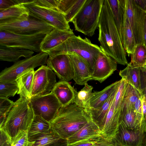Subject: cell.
<instances>
[{"label": "cell", "mask_w": 146, "mask_h": 146, "mask_svg": "<svg viewBox=\"0 0 146 146\" xmlns=\"http://www.w3.org/2000/svg\"><path fill=\"white\" fill-rule=\"evenodd\" d=\"M56 82L54 72L47 66H41L34 72L31 98L49 94Z\"/></svg>", "instance_id": "obj_12"}, {"label": "cell", "mask_w": 146, "mask_h": 146, "mask_svg": "<svg viewBox=\"0 0 146 146\" xmlns=\"http://www.w3.org/2000/svg\"><path fill=\"white\" fill-rule=\"evenodd\" d=\"M35 71L33 69L18 78L16 81L19 90L17 93L20 97L29 100L31 98V94Z\"/></svg>", "instance_id": "obj_27"}, {"label": "cell", "mask_w": 146, "mask_h": 146, "mask_svg": "<svg viewBox=\"0 0 146 146\" xmlns=\"http://www.w3.org/2000/svg\"><path fill=\"white\" fill-rule=\"evenodd\" d=\"M143 67L146 68V61Z\"/></svg>", "instance_id": "obj_48"}, {"label": "cell", "mask_w": 146, "mask_h": 146, "mask_svg": "<svg viewBox=\"0 0 146 146\" xmlns=\"http://www.w3.org/2000/svg\"><path fill=\"white\" fill-rule=\"evenodd\" d=\"M47 34L22 35L0 31V45L17 48L39 53L40 44Z\"/></svg>", "instance_id": "obj_7"}, {"label": "cell", "mask_w": 146, "mask_h": 146, "mask_svg": "<svg viewBox=\"0 0 146 146\" xmlns=\"http://www.w3.org/2000/svg\"><path fill=\"white\" fill-rule=\"evenodd\" d=\"M86 0H59L57 10L64 16L67 21L72 22Z\"/></svg>", "instance_id": "obj_22"}, {"label": "cell", "mask_w": 146, "mask_h": 146, "mask_svg": "<svg viewBox=\"0 0 146 146\" xmlns=\"http://www.w3.org/2000/svg\"><path fill=\"white\" fill-rule=\"evenodd\" d=\"M29 103L35 115L40 116L50 123L61 107L58 100L52 92L46 95L32 97Z\"/></svg>", "instance_id": "obj_9"}, {"label": "cell", "mask_w": 146, "mask_h": 146, "mask_svg": "<svg viewBox=\"0 0 146 146\" xmlns=\"http://www.w3.org/2000/svg\"><path fill=\"white\" fill-rule=\"evenodd\" d=\"M140 67H132L128 64L125 68L120 70L119 75L121 78L138 90L141 94L140 81Z\"/></svg>", "instance_id": "obj_28"}, {"label": "cell", "mask_w": 146, "mask_h": 146, "mask_svg": "<svg viewBox=\"0 0 146 146\" xmlns=\"http://www.w3.org/2000/svg\"><path fill=\"white\" fill-rule=\"evenodd\" d=\"M117 64L114 60L102 51L96 59L91 80L102 82L116 70Z\"/></svg>", "instance_id": "obj_14"}, {"label": "cell", "mask_w": 146, "mask_h": 146, "mask_svg": "<svg viewBox=\"0 0 146 146\" xmlns=\"http://www.w3.org/2000/svg\"><path fill=\"white\" fill-rule=\"evenodd\" d=\"M104 0H86L72 21L75 30L91 37L95 34Z\"/></svg>", "instance_id": "obj_5"}, {"label": "cell", "mask_w": 146, "mask_h": 146, "mask_svg": "<svg viewBox=\"0 0 146 146\" xmlns=\"http://www.w3.org/2000/svg\"><path fill=\"white\" fill-rule=\"evenodd\" d=\"M34 53L31 50L0 45V60L1 61L15 62L20 58H29Z\"/></svg>", "instance_id": "obj_23"}, {"label": "cell", "mask_w": 146, "mask_h": 146, "mask_svg": "<svg viewBox=\"0 0 146 146\" xmlns=\"http://www.w3.org/2000/svg\"><path fill=\"white\" fill-rule=\"evenodd\" d=\"M54 28L50 25L29 15L25 20L0 23V31L22 35L47 34Z\"/></svg>", "instance_id": "obj_8"}, {"label": "cell", "mask_w": 146, "mask_h": 146, "mask_svg": "<svg viewBox=\"0 0 146 146\" xmlns=\"http://www.w3.org/2000/svg\"><path fill=\"white\" fill-rule=\"evenodd\" d=\"M125 11L136 44L144 42V33L146 12L134 0H125Z\"/></svg>", "instance_id": "obj_11"}, {"label": "cell", "mask_w": 146, "mask_h": 146, "mask_svg": "<svg viewBox=\"0 0 146 146\" xmlns=\"http://www.w3.org/2000/svg\"><path fill=\"white\" fill-rule=\"evenodd\" d=\"M32 2L23 4L28 9L30 16L46 23L55 28L63 31L71 29L62 13L56 10L39 6Z\"/></svg>", "instance_id": "obj_10"}, {"label": "cell", "mask_w": 146, "mask_h": 146, "mask_svg": "<svg viewBox=\"0 0 146 146\" xmlns=\"http://www.w3.org/2000/svg\"><path fill=\"white\" fill-rule=\"evenodd\" d=\"M67 140L60 139L57 141L52 143L49 146H67Z\"/></svg>", "instance_id": "obj_43"}, {"label": "cell", "mask_w": 146, "mask_h": 146, "mask_svg": "<svg viewBox=\"0 0 146 146\" xmlns=\"http://www.w3.org/2000/svg\"><path fill=\"white\" fill-rule=\"evenodd\" d=\"M145 135L140 130L128 129L120 123L114 140L117 146H143Z\"/></svg>", "instance_id": "obj_15"}, {"label": "cell", "mask_w": 146, "mask_h": 146, "mask_svg": "<svg viewBox=\"0 0 146 146\" xmlns=\"http://www.w3.org/2000/svg\"><path fill=\"white\" fill-rule=\"evenodd\" d=\"M144 42L146 46V15L145 17V22L144 33Z\"/></svg>", "instance_id": "obj_46"}, {"label": "cell", "mask_w": 146, "mask_h": 146, "mask_svg": "<svg viewBox=\"0 0 146 146\" xmlns=\"http://www.w3.org/2000/svg\"><path fill=\"white\" fill-rule=\"evenodd\" d=\"M143 146H146V132L145 133Z\"/></svg>", "instance_id": "obj_47"}, {"label": "cell", "mask_w": 146, "mask_h": 146, "mask_svg": "<svg viewBox=\"0 0 146 146\" xmlns=\"http://www.w3.org/2000/svg\"><path fill=\"white\" fill-rule=\"evenodd\" d=\"M49 54L43 52L18 60L11 66L6 67L0 73V81H13L19 77L36 67L46 63Z\"/></svg>", "instance_id": "obj_6"}, {"label": "cell", "mask_w": 146, "mask_h": 146, "mask_svg": "<svg viewBox=\"0 0 146 146\" xmlns=\"http://www.w3.org/2000/svg\"><path fill=\"white\" fill-rule=\"evenodd\" d=\"M21 4L19 0H0V11Z\"/></svg>", "instance_id": "obj_41"}, {"label": "cell", "mask_w": 146, "mask_h": 146, "mask_svg": "<svg viewBox=\"0 0 146 146\" xmlns=\"http://www.w3.org/2000/svg\"><path fill=\"white\" fill-rule=\"evenodd\" d=\"M15 102L8 98H0V127L3 126Z\"/></svg>", "instance_id": "obj_36"}, {"label": "cell", "mask_w": 146, "mask_h": 146, "mask_svg": "<svg viewBox=\"0 0 146 146\" xmlns=\"http://www.w3.org/2000/svg\"><path fill=\"white\" fill-rule=\"evenodd\" d=\"M122 43L125 15V0H108Z\"/></svg>", "instance_id": "obj_24"}, {"label": "cell", "mask_w": 146, "mask_h": 146, "mask_svg": "<svg viewBox=\"0 0 146 146\" xmlns=\"http://www.w3.org/2000/svg\"><path fill=\"white\" fill-rule=\"evenodd\" d=\"M98 27V40L102 51L117 63L127 65L126 52L108 0H104Z\"/></svg>", "instance_id": "obj_1"}, {"label": "cell", "mask_w": 146, "mask_h": 146, "mask_svg": "<svg viewBox=\"0 0 146 146\" xmlns=\"http://www.w3.org/2000/svg\"><path fill=\"white\" fill-rule=\"evenodd\" d=\"M76 92L68 82L60 80L55 84L51 92L56 96L61 107H64L74 103Z\"/></svg>", "instance_id": "obj_18"}, {"label": "cell", "mask_w": 146, "mask_h": 146, "mask_svg": "<svg viewBox=\"0 0 146 146\" xmlns=\"http://www.w3.org/2000/svg\"><path fill=\"white\" fill-rule=\"evenodd\" d=\"M60 139L59 136L51 128L48 131L29 142L28 146H49Z\"/></svg>", "instance_id": "obj_33"}, {"label": "cell", "mask_w": 146, "mask_h": 146, "mask_svg": "<svg viewBox=\"0 0 146 146\" xmlns=\"http://www.w3.org/2000/svg\"><path fill=\"white\" fill-rule=\"evenodd\" d=\"M119 82H115L99 92H93L94 96L90 100V107L96 108L100 107L109 98Z\"/></svg>", "instance_id": "obj_29"}, {"label": "cell", "mask_w": 146, "mask_h": 146, "mask_svg": "<svg viewBox=\"0 0 146 146\" xmlns=\"http://www.w3.org/2000/svg\"><path fill=\"white\" fill-rule=\"evenodd\" d=\"M29 11L23 4H18L0 11V23L27 19Z\"/></svg>", "instance_id": "obj_20"}, {"label": "cell", "mask_w": 146, "mask_h": 146, "mask_svg": "<svg viewBox=\"0 0 146 146\" xmlns=\"http://www.w3.org/2000/svg\"><path fill=\"white\" fill-rule=\"evenodd\" d=\"M59 1V0H34L32 3L42 7L58 11Z\"/></svg>", "instance_id": "obj_39"}, {"label": "cell", "mask_w": 146, "mask_h": 146, "mask_svg": "<svg viewBox=\"0 0 146 146\" xmlns=\"http://www.w3.org/2000/svg\"><path fill=\"white\" fill-rule=\"evenodd\" d=\"M92 119L85 109L73 103L61 107L50 123L53 131L67 140Z\"/></svg>", "instance_id": "obj_2"}, {"label": "cell", "mask_w": 146, "mask_h": 146, "mask_svg": "<svg viewBox=\"0 0 146 146\" xmlns=\"http://www.w3.org/2000/svg\"><path fill=\"white\" fill-rule=\"evenodd\" d=\"M102 136L100 127L92 119L67 139V145L88 138Z\"/></svg>", "instance_id": "obj_19"}, {"label": "cell", "mask_w": 146, "mask_h": 146, "mask_svg": "<svg viewBox=\"0 0 146 146\" xmlns=\"http://www.w3.org/2000/svg\"><path fill=\"white\" fill-rule=\"evenodd\" d=\"M106 140L102 136L88 138L67 146H94Z\"/></svg>", "instance_id": "obj_37"}, {"label": "cell", "mask_w": 146, "mask_h": 146, "mask_svg": "<svg viewBox=\"0 0 146 146\" xmlns=\"http://www.w3.org/2000/svg\"><path fill=\"white\" fill-rule=\"evenodd\" d=\"M141 97V94L135 88L127 83L124 96V104L133 107L135 102Z\"/></svg>", "instance_id": "obj_34"}, {"label": "cell", "mask_w": 146, "mask_h": 146, "mask_svg": "<svg viewBox=\"0 0 146 146\" xmlns=\"http://www.w3.org/2000/svg\"><path fill=\"white\" fill-rule=\"evenodd\" d=\"M0 146H11V139L2 127H0Z\"/></svg>", "instance_id": "obj_40"}, {"label": "cell", "mask_w": 146, "mask_h": 146, "mask_svg": "<svg viewBox=\"0 0 146 146\" xmlns=\"http://www.w3.org/2000/svg\"><path fill=\"white\" fill-rule=\"evenodd\" d=\"M72 61L74 71L73 78L76 84L83 85L91 80V73L87 62L80 56L74 52L66 54Z\"/></svg>", "instance_id": "obj_16"}, {"label": "cell", "mask_w": 146, "mask_h": 146, "mask_svg": "<svg viewBox=\"0 0 146 146\" xmlns=\"http://www.w3.org/2000/svg\"><path fill=\"white\" fill-rule=\"evenodd\" d=\"M19 88L16 81H0V98L13 97L17 93Z\"/></svg>", "instance_id": "obj_35"}, {"label": "cell", "mask_w": 146, "mask_h": 146, "mask_svg": "<svg viewBox=\"0 0 146 146\" xmlns=\"http://www.w3.org/2000/svg\"><path fill=\"white\" fill-rule=\"evenodd\" d=\"M46 64L60 81L68 82L73 79V68L71 59L67 54L49 56Z\"/></svg>", "instance_id": "obj_13"}, {"label": "cell", "mask_w": 146, "mask_h": 146, "mask_svg": "<svg viewBox=\"0 0 146 146\" xmlns=\"http://www.w3.org/2000/svg\"><path fill=\"white\" fill-rule=\"evenodd\" d=\"M94 146H117L114 141L106 140L104 142Z\"/></svg>", "instance_id": "obj_44"}, {"label": "cell", "mask_w": 146, "mask_h": 146, "mask_svg": "<svg viewBox=\"0 0 146 146\" xmlns=\"http://www.w3.org/2000/svg\"><path fill=\"white\" fill-rule=\"evenodd\" d=\"M119 84L109 98L100 107L96 108L85 109L92 119L99 125L101 130L104 126L111 102Z\"/></svg>", "instance_id": "obj_21"}, {"label": "cell", "mask_w": 146, "mask_h": 146, "mask_svg": "<svg viewBox=\"0 0 146 146\" xmlns=\"http://www.w3.org/2000/svg\"><path fill=\"white\" fill-rule=\"evenodd\" d=\"M84 85L80 91L76 92L74 102L80 107L88 108L90 107V100L94 96L93 87L87 83Z\"/></svg>", "instance_id": "obj_31"}, {"label": "cell", "mask_w": 146, "mask_h": 146, "mask_svg": "<svg viewBox=\"0 0 146 146\" xmlns=\"http://www.w3.org/2000/svg\"><path fill=\"white\" fill-rule=\"evenodd\" d=\"M28 132L20 130L17 136L12 140L11 146H28Z\"/></svg>", "instance_id": "obj_38"}, {"label": "cell", "mask_w": 146, "mask_h": 146, "mask_svg": "<svg viewBox=\"0 0 146 146\" xmlns=\"http://www.w3.org/2000/svg\"><path fill=\"white\" fill-rule=\"evenodd\" d=\"M140 81L141 95L144 96L146 100V69L140 71Z\"/></svg>", "instance_id": "obj_42"}, {"label": "cell", "mask_w": 146, "mask_h": 146, "mask_svg": "<svg viewBox=\"0 0 146 146\" xmlns=\"http://www.w3.org/2000/svg\"><path fill=\"white\" fill-rule=\"evenodd\" d=\"M135 3L146 12V0H134Z\"/></svg>", "instance_id": "obj_45"}, {"label": "cell", "mask_w": 146, "mask_h": 146, "mask_svg": "<svg viewBox=\"0 0 146 146\" xmlns=\"http://www.w3.org/2000/svg\"><path fill=\"white\" fill-rule=\"evenodd\" d=\"M35 115L29 100L20 97L8 114L2 127L12 140L20 130L28 132Z\"/></svg>", "instance_id": "obj_4"}, {"label": "cell", "mask_w": 146, "mask_h": 146, "mask_svg": "<svg viewBox=\"0 0 146 146\" xmlns=\"http://www.w3.org/2000/svg\"><path fill=\"white\" fill-rule=\"evenodd\" d=\"M51 127L49 122L41 117L35 115L28 132L29 141H31L41 134L49 131Z\"/></svg>", "instance_id": "obj_25"}, {"label": "cell", "mask_w": 146, "mask_h": 146, "mask_svg": "<svg viewBox=\"0 0 146 146\" xmlns=\"http://www.w3.org/2000/svg\"><path fill=\"white\" fill-rule=\"evenodd\" d=\"M122 44L125 51L129 56L133 52L136 44L128 18L125 11Z\"/></svg>", "instance_id": "obj_30"}, {"label": "cell", "mask_w": 146, "mask_h": 146, "mask_svg": "<svg viewBox=\"0 0 146 146\" xmlns=\"http://www.w3.org/2000/svg\"><path fill=\"white\" fill-rule=\"evenodd\" d=\"M128 63L132 67H143L146 61V46L144 42L137 44Z\"/></svg>", "instance_id": "obj_32"}, {"label": "cell", "mask_w": 146, "mask_h": 146, "mask_svg": "<svg viewBox=\"0 0 146 146\" xmlns=\"http://www.w3.org/2000/svg\"><path fill=\"white\" fill-rule=\"evenodd\" d=\"M120 123H122L128 129L140 130L139 121L133 107L125 106L124 102L119 119Z\"/></svg>", "instance_id": "obj_26"}, {"label": "cell", "mask_w": 146, "mask_h": 146, "mask_svg": "<svg viewBox=\"0 0 146 146\" xmlns=\"http://www.w3.org/2000/svg\"><path fill=\"white\" fill-rule=\"evenodd\" d=\"M75 35L71 29L63 31L54 28L46 34L40 44V50L42 52L47 53Z\"/></svg>", "instance_id": "obj_17"}, {"label": "cell", "mask_w": 146, "mask_h": 146, "mask_svg": "<svg viewBox=\"0 0 146 146\" xmlns=\"http://www.w3.org/2000/svg\"><path fill=\"white\" fill-rule=\"evenodd\" d=\"M100 47L92 43L86 37L82 38L80 35L72 36L49 51V56L74 52L80 56L88 65L91 74L96 59L102 52Z\"/></svg>", "instance_id": "obj_3"}]
</instances>
